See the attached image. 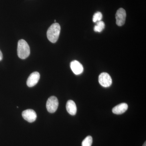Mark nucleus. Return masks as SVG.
I'll return each instance as SVG.
<instances>
[{
	"label": "nucleus",
	"mask_w": 146,
	"mask_h": 146,
	"mask_svg": "<svg viewBox=\"0 0 146 146\" xmlns=\"http://www.w3.org/2000/svg\"><path fill=\"white\" fill-rule=\"evenodd\" d=\"M116 24L119 26H122L125 23L126 13L125 10L122 8L119 9L116 15Z\"/></svg>",
	"instance_id": "nucleus-5"
},
{
	"label": "nucleus",
	"mask_w": 146,
	"mask_h": 146,
	"mask_svg": "<svg viewBox=\"0 0 146 146\" xmlns=\"http://www.w3.org/2000/svg\"><path fill=\"white\" fill-rule=\"evenodd\" d=\"M143 146H146V142H145Z\"/></svg>",
	"instance_id": "nucleus-15"
},
{
	"label": "nucleus",
	"mask_w": 146,
	"mask_h": 146,
	"mask_svg": "<svg viewBox=\"0 0 146 146\" xmlns=\"http://www.w3.org/2000/svg\"><path fill=\"white\" fill-rule=\"evenodd\" d=\"M66 109L70 115H75L77 112V107L75 103L72 100H68L66 104Z\"/></svg>",
	"instance_id": "nucleus-10"
},
{
	"label": "nucleus",
	"mask_w": 146,
	"mask_h": 146,
	"mask_svg": "<svg viewBox=\"0 0 146 146\" xmlns=\"http://www.w3.org/2000/svg\"><path fill=\"white\" fill-rule=\"evenodd\" d=\"M71 70L76 75H80L83 72L84 68L81 63L77 60H73L70 63Z\"/></svg>",
	"instance_id": "nucleus-8"
},
{
	"label": "nucleus",
	"mask_w": 146,
	"mask_h": 146,
	"mask_svg": "<svg viewBox=\"0 0 146 146\" xmlns=\"http://www.w3.org/2000/svg\"><path fill=\"white\" fill-rule=\"evenodd\" d=\"M99 82L103 87H109L112 84V79L109 74L102 73L99 76Z\"/></svg>",
	"instance_id": "nucleus-4"
},
{
	"label": "nucleus",
	"mask_w": 146,
	"mask_h": 146,
	"mask_svg": "<svg viewBox=\"0 0 146 146\" xmlns=\"http://www.w3.org/2000/svg\"><path fill=\"white\" fill-rule=\"evenodd\" d=\"M40 74L35 72L31 74L27 81V84L29 87H33L38 83L40 79Z\"/></svg>",
	"instance_id": "nucleus-7"
},
{
	"label": "nucleus",
	"mask_w": 146,
	"mask_h": 146,
	"mask_svg": "<svg viewBox=\"0 0 146 146\" xmlns=\"http://www.w3.org/2000/svg\"><path fill=\"white\" fill-rule=\"evenodd\" d=\"M93 143V138L91 136H89L86 137L82 143V146H91Z\"/></svg>",
	"instance_id": "nucleus-12"
},
{
	"label": "nucleus",
	"mask_w": 146,
	"mask_h": 146,
	"mask_svg": "<svg viewBox=\"0 0 146 146\" xmlns=\"http://www.w3.org/2000/svg\"><path fill=\"white\" fill-rule=\"evenodd\" d=\"M22 116L25 120L29 123H33L36 120L37 115L33 110L28 109L24 110L22 113Z\"/></svg>",
	"instance_id": "nucleus-6"
},
{
	"label": "nucleus",
	"mask_w": 146,
	"mask_h": 146,
	"mask_svg": "<svg viewBox=\"0 0 146 146\" xmlns=\"http://www.w3.org/2000/svg\"><path fill=\"white\" fill-rule=\"evenodd\" d=\"M60 31V27L59 24L56 23L53 24L47 31L48 39L52 43H56L59 37Z\"/></svg>",
	"instance_id": "nucleus-1"
},
{
	"label": "nucleus",
	"mask_w": 146,
	"mask_h": 146,
	"mask_svg": "<svg viewBox=\"0 0 146 146\" xmlns=\"http://www.w3.org/2000/svg\"><path fill=\"white\" fill-rule=\"evenodd\" d=\"M127 108L128 105L127 104L121 103L113 108L112 111L114 114L121 115L124 113L127 110Z\"/></svg>",
	"instance_id": "nucleus-9"
},
{
	"label": "nucleus",
	"mask_w": 146,
	"mask_h": 146,
	"mask_svg": "<svg viewBox=\"0 0 146 146\" xmlns=\"http://www.w3.org/2000/svg\"><path fill=\"white\" fill-rule=\"evenodd\" d=\"M58 106V101L57 98L54 96L50 97L47 100L46 108L50 113H54L57 110Z\"/></svg>",
	"instance_id": "nucleus-3"
},
{
	"label": "nucleus",
	"mask_w": 146,
	"mask_h": 146,
	"mask_svg": "<svg viewBox=\"0 0 146 146\" xmlns=\"http://www.w3.org/2000/svg\"><path fill=\"white\" fill-rule=\"evenodd\" d=\"M17 53L18 57L23 59L27 58L30 54L29 45L24 39H21L18 41Z\"/></svg>",
	"instance_id": "nucleus-2"
},
{
	"label": "nucleus",
	"mask_w": 146,
	"mask_h": 146,
	"mask_svg": "<svg viewBox=\"0 0 146 146\" xmlns=\"http://www.w3.org/2000/svg\"><path fill=\"white\" fill-rule=\"evenodd\" d=\"M3 59V54L1 50H0V61L2 60Z\"/></svg>",
	"instance_id": "nucleus-14"
},
{
	"label": "nucleus",
	"mask_w": 146,
	"mask_h": 146,
	"mask_svg": "<svg viewBox=\"0 0 146 146\" xmlns=\"http://www.w3.org/2000/svg\"><path fill=\"white\" fill-rule=\"evenodd\" d=\"M103 18L102 14L100 12H97L94 14L93 18V21L94 23H97L101 21Z\"/></svg>",
	"instance_id": "nucleus-13"
},
{
	"label": "nucleus",
	"mask_w": 146,
	"mask_h": 146,
	"mask_svg": "<svg viewBox=\"0 0 146 146\" xmlns=\"http://www.w3.org/2000/svg\"><path fill=\"white\" fill-rule=\"evenodd\" d=\"M105 24L103 21H100L97 22L96 25L94 27V31L96 32H101L105 28Z\"/></svg>",
	"instance_id": "nucleus-11"
}]
</instances>
